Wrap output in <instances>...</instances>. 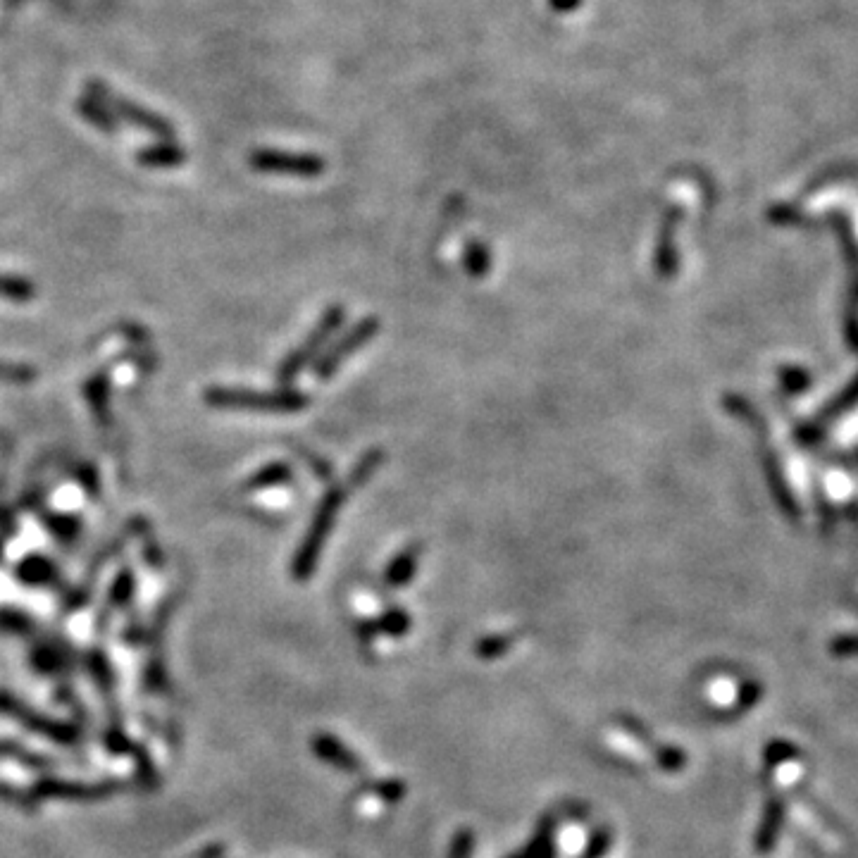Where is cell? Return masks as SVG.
<instances>
[{
    "instance_id": "obj_3",
    "label": "cell",
    "mask_w": 858,
    "mask_h": 858,
    "mask_svg": "<svg viewBox=\"0 0 858 858\" xmlns=\"http://www.w3.org/2000/svg\"><path fill=\"white\" fill-rule=\"evenodd\" d=\"M346 322V308L344 306H332L327 308L325 313H322L320 322H317L313 332H310V337L303 341L301 346L296 348V351H291L289 356L282 360V365H279L277 370V382L279 384H291L294 379L301 375L303 368L306 365L313 363V360L320 356V351L329 344V339L334 337V332L344 325Z\"/></svg>"
},
{
    "instance_id": "obj_8",
    "label": "cell",
    "mask_w": 858,
    "mask_h": 858,
    "mask_svg": "<svg viewBox=\"0 0 858 858\" xmlns=\"http://www.w3.org/2000/svg\"><path fill=\"white\" fill-rule=\"evenodd\" d=\"M382 463H384V451L382 449H370L368 453H365V456H360L356 465H353L351 475L346 477V484L351 489L365 487V484L370 482V477L375 475L379 468H382Z\"/></svg>"
},
{
    "instance_id": "obj_1",
    "label": "cell",
    "mask_w": 858,
    "mask_h": 858,
    "mask_svg": "<svg viewBox=\"0 0 858 858\" xmlns=\"http://www.w3.org/2000/svg\"><path fill=\"white\" fill-rule=\"evenodd\" d=\"M351 491L353 489L348 487L346 482L334 484V487H329L325 491V496H322L320 503H317L306 537H303L301 546L296 549L294 563H291V575H294L296 582H308L310 577H313L317 561H320V553L325 549L341 506H344Z\"/></svg>"
},
{
    "instance_id": "obj_7",
    "label": "cell",
    "mask_w": 858,
    "mask_h": 858,
    "mask_svg": "<svg viewBox=\"0 0 858 858\" xmlns=\"http://www.w3.org/2000/svg\"><path fill=\"white\" fill-rule=\"evenodd\" d=\"M291 477H294V470H291L289 463H282V460H275V463H267L265 468H260L256 475H251L244 484L246 491H263L270 487H279V484L291 482Z\"/></svg>"
},
{
    "instance_id": "obj_9",
    "label": "cell",
    "mask_w": 858,
    "mask_h": 858,
    "mask_svg": "<svg viewBox=\"0 0 858 858\" xmlns=\"http://www.w3.org/2000/svg\"><path fill=\"white\" fill-rule=\"evenodd\" d=\"M463 265L470 277L482 279L491 272V251L482 241H470L463 251Z\"/></svg>"
},
{
    "instance_id": "obj_6",
    "label": "cell",
    "mask_w": 858,
    "mask_h": 858,
    "mask_svg": "<svg viewBox=\"0 0 858 858\" xmlns=\"http://www.w3.org/2000/svg\"><path fill=\"white\" fill-rule=\"evenodd\" d=\"M422 558V544H408L391 558L387 570H384V584L389 589H401L415 577L418 563Z\"/></svg>"
},
{
    "instance_id": "obj_14",
    "label": "cell",
    "mask_w": 858,
    "mask_h": 858,
    "mask_svg": "<svg viewBox=\"0 0 858 858\" xmlns=\"http://www.w3.org/2000/svg\"><path fill=\"white\" fill-rule=\"evenodd\" d=\"M141 160L148 165H174L182 160V155H179V151H165V148H158V151L143 153Z\"/></svg>"
},
{
    "instance_id": "obj_10",
    "label": "cell",
    "mask_w": 858,
    "mask_h": 858,
    "mask_svg": "<svg viewBox=\"0 0 858 858\" xmlns=\"http://www.w3.org/2000/svg\"><path fill=\"white\" fill-rule=\"evenodd\" d=\"M315 751L322 758H329V761H334V766H341V768H346V770H356L358 768L356 766V758L348 754V751L339 742H334V739H329V737H320V739H317V742H315Z\"/></svg>"
},
{
    "instance_id": "obj_13",
    "label": "cell",
    "mask_w": 858,
    "mask_h": 858,
    "mask_svg": "<svg viewBox=\"0 0 858 858\" xmlns=\"http://www.w3.org/2000/svg\"><path fill=\"white\" fill-rule=\"evenodd\" d=\"M0 296L15 298V301H27V298L34 296V289H31V284L24 282V279L0 277Z\"/></svg>"
},
{
    "instance_id": "obj_12",
    "label": "cell",
    "mask_w": 858,
    "mask_h": 858,
    "mask_svg": "<svg viewBox=\"0 0 858 858\" xmlns=\"http://www.w3.org/2000/svg\"><path fill=\"white\" fill-rule=\"evenodd\" d=\"M511 644H513L511 634H491V637H484L482 642L475 646V651L480 658L491 661V658H499L506 654V651L511 649Z\"/></svg>"
},
{
    "instance_id": "obj_15",
    "label": "cell",
    "mask_w": 858,
    "mask_h": 858,
    "mask_svg": "<svg viewBox=\"0 0 858 858\" xmlns=\"http://www.w3.org/2000/svg\"><path fill=\"white\" fill-rule=\"evenodd\" d=\"M468 851H470V837L468 835H460L451 858H468Z\"/></svg>"
},
{
    "instance_id": "obj_4",
    "label": "cell",
    "mask_w": 858,
    "mask_h": 858,
    "mask_svg": "<svg viewBox=\"0 0 858 858\" xmlns=\"http://www.w3.org/2000/svg\"><path fill=\"white\" fill-rule=\"evenodd\" d=\"M379 329H382V322H379L375 315L363 317V320L356 322V325L348 329L344 337H341L337 344L329 348L325 356L320 358V363H315V377L320 379V382L332 379L353 353H358L360 348H365L372 339L377 337Z\"/></svg>"
},
{
    "instance_id": "obj_5",
    "label": "cell",
    "mask_w": 858,
    "mask_h": 858,
    "mask_svg": "<svg viewBox=\"0 0 858 858\" xmlns=\"http://www.w3.org/2000/svg\"><path fill=\"white\" fill-rule=\"evenodd\" d=\"M253 165L263 172L277 174H301V177H315L322 172V160L313 155H284V153H256Z\"/></svg>"
},
{
    "instance_id": "obj_2",
    "label": "cell",
    "mask_w": 858,
    "mask_h": 858,
    "mask_svg": "<svg viewBox=\"0 0 858 858\" xmlns=\"http://www.w3.org/2000/svg\"><path fill=\"white\" fill-rule=\"evenodd\" d=\"M205 403L220 410H251V413H301L310 406V396L296 389L253 391L236 387H213L205 391Z\"/></svg>"
},
{
    "instance_id": "obj_11",
    "label": "cell",
    "mask_w": 858,
    "mask_h": 858,
    "mask_svg": "<svg viewBox=\"0 0 858 858\" xmlns=\"http://www.w3.org/2000/svg\"><path fill=\"white\" fill-rule=\"evenodd\" d=\"M377 632L394 634V637H403L410 630V615L403 608H391L377 620Z\"/></svg>"
}]
</instances>
